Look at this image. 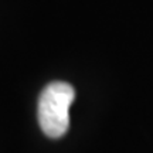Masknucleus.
<instances>
[{
  "mask_svg": "<svg viewBox=\"0 0 153 153\" xmlns=\"http://www.w3.org/2000/svg\"><path fill=\"white\" fill-rule=\"evenodd\" d=\"M75 98L72 85L67 82H51L38 98V123L48 137H61L70 128V106Z\"/></svg>",
  "mask_w": 153,
  "mask_h": 153,
  "instance_id": "f257e3e1",
  "label": "nucleus"
}]
</instances>
